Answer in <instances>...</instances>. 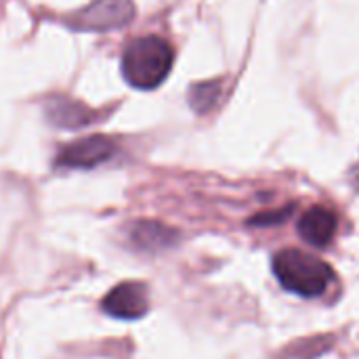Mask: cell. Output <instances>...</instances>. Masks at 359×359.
Returning <instances> with one entry per match:
<instances>
[{
	"label": "cell",
	"mask_w": 359,
	"mask_h": 359,
	"mask_svg": "<svg viewBox=\"0 0 359 359\" xmlns=\"http://www.w3.org/2000/svg\"><path fill=\"white\" fill-rule=\"evenodd\" d=\"M101 309L116 320H139L149 311L147 288L139 282H124L107 292Z\"/></svg>",
	"instance_id": "cell-4"
},
{
	"label": "cell",
	"mask_w": 359,
	"mask_h": 359,
	"mask_svg": "<svg viewBox=\"0 0 359 359\" xmlns=\"http://www.w3.org/2000/svg\"><path fill=\"white\" fill-rule=\"evenodd\" d=\"M133 242L143 250H158L172 242V231L158 223H137L133 227Z\"/></svg>",
	"instance_id": "cell-7"
},
{
	"label": "cell",
	"mask_w": 359,
	"mask_h": 359,
	"mask_svg": "<svg viewBox=\"0 0 359 359\" xmlns=\"http://www.w3.org/2000/svg\"><path fill=\"white\" fill-rule=\"evenodd\" d=\"M175 61L172 46L160 36L133 40L122 55V74L135 88L149 90L160 86L170 74Z\"/></svg>",
	"instance_id": "cell-1"
},
{
	"label": "cell",
	"mask_w": 359,
	"mask_h": 359,
	"mask_svg": "<svg viewBox=\"0 0 359 359\" xmlns=\"http://www.w3.org/2000/svg\"><path fill=\"white\" fill-rule=\"evenodd\" d=\"M114 154H116V145L111 139L103 135H93L65 145L59 151L57 164L65 168H95L107 162Z\"/></svg>",
	"instance_id": "cell-3"
},
{
	"label": "cell",
	"mask_w": 359,
	"mask_h": 359,
	"mask_svg": "<svg viewBox=\"0 0 359 359\" xmlns=\"http://www.w3.org/2000/svg\"><path fill=\"white\" fill-rule=\"evenodd\" d=\"M337 227H339L337 215L330 208H324V206L309 208L301 217V221H299V233H301V238L307 244L318 246V248H324V246H328L332 242V238L337 233Z\"/></svg>",
	"instance_id": "cell-6"
},
{
	"label": "cell",
	"mask_w": 359,
	"mask_h": 359,
	"mask_svg": "<svg viewBox=\"0 0 359 359\" xmlns=\"http://www.w3.org/2000/svg\"><path fill=\"white\" fill-rule=\"evenodd\" d=\"M273 273L286 290L305 299L324 294L334 280V271L328 263L294 248L276 255Z\"/></svg>",
	"instance_id": "cell-2"
},
{
	"label": "cell",
	"mask_w": 359,
	"mask_h": 359,
	"mask_svg": "<svg viewBox=\"0 0 359 359\" xmlns=\"http://www.w3.org/2000/svg\"><path fill=\"white\" fill-rule=\"evenodd\" d=\"M219 84L217 82H202L196 84L189 90V103L198 109V111H206L215 101H217V93H219Z\"/></svg>",
	"instance_id": "cell-9"
},
{
	"label": "cell",
	"mask_w": 359,
	"mask_h": 359,
	"mask_svg": "<svg viewBox=\"0 0 359 359\" xmlns=\"http://www.w3.org/2000/svg\"><path fill=\"white\" fill-rule=\"evenodd\" d=\"M48 116L55 124L65 126V128H78L90 122L88 109L74 101H50Z\"/></svg>",
	"instance_id": "cell-8"
},
{
	"label": "cell",
	"mask_w": 359,
	"mask_h": 359,
	"mask_svg": "<svg viewBox=\"0 0 359 359\" xmlns=\"http://www.w3.org/2000/svg\"><path fill=\"white\" fill-rule=\"evenodd\" d=\"M135 15V4L130 0H95L78 15V27L105 32L126 25Z\"/></svg>",
	"instance_id": "cell-5"
}]
</instances>
